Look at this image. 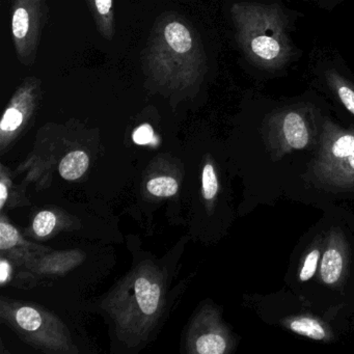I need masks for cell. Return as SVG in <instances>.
Masks as SVG:
<instances>
[{"label": "cell", "mask_w": 354, "mask_h": 354, "mask_svg": "<svg viewBox=\"0 0 354 354\" xmlns=\"http://www.w3.org/2000/svg\"><path fill=\"white\" fill-rule=\"evenodd\" d=\"M19 233L13 225L6 223L5 221L0 223V248L1 250H9L13 248L19 242Z\"/></svg>", "instance_id": "19"}, {"label": "cell", "mask_w": 354, "mask_h": 354, "mask_svg": "<svg viewBox=\"0 0 354 354\" xmlns=\"http://www.w3.org/2000/svg\"><path fill=\"white\" fill-rule=\"evenodd\" d=\"M322 120L319 109L310 102L272 111L263 124V138L271 157L281 159L300 151L316 153Z\"/></svg>", "instance_id": "5"}, {"label": "cell", "mask_w": 354, "mask_h": 354, "mask_svg": "<svg viewBox=\"0 0 354 354\" xmlns=\"http://www.w3.org/2000/svg\"><path fill=\"white\" fill-rule=\"evenodd\" d=\"M304 180L328 196L354 198V127L323 118L318 148Z\"/></svg>", "instance_id": "4"}, {"label": "cell", "mask_w": 354, "mask_h": 354, "mask_svg": "<svg viewBox=\"0 0 354 354\" xmlns=\"http://www.w3.org/2000/svg\"><path fill=\"white\" fill-rule=\"evenodd\" d=\"M10 270H11L10 265L6 261L0 263V281L1 283H5L7 281L10 275Z\"/></svg>", "instance_id": "21"}, {"label": "cell", "mask_w": 354, "mask_h": 354, "mask_svg": "<svg viewBox=\"0 0 354 354\" xmlns=\"http://www.w3.org/2000/svg\"><path fill=\"white\" fill-rule=\"evenodd\" d=\"M88 5L99 34L111 40L115 32L113 0H88Z\"/></svg>", "instance_id": "10"}, {"label": "cell", "mask_w": 354, "mask_h": 354, "mask_svg": "<svg viewBox=\"0 0 354 354\" xmlns=\"http://www.w3.org/2000/svg\"><path fill=\"white\" fill-rule=\"evenodd\" d=\"M150 194L156 196H171L177 194V181L171 177H159L150 180L147 185Z\"/></svg>", "instance_id": "15"}, {"label": "cell", "mask_w": 354, "mask_h": 354, "mask_svg": "<svg viewBox=\"0 0 354 354\" xmlns=\"http://www.w3.org/2000/svg\"><path fill=\"white\" fill-rule=\"evenodd\" d=\"M41 96V82L38 78H26L20 84L10 100L0 123L3 138H9L24 127L37 109Z\"/></svg>", "instance_id": "8"}, {"label": "cell", "mask_w": 354, "mask_h": 354, "mask_svg": "<svg viewBox=\"0 0 354 354\" xmlns=\"http://www.w3.org/2000/svg\"><path fill=\"white\" fill-rule=\"evenodd\" d=\"M138 306L146 315H153L158 310L160 302V287L146 277H138L134 285Z\"/></svg>", "instance_id": "11"}, {"label": "cell", "mask_w": 354, "mask_h": 354, "mask_svg": "<svg viewBox=\"0 0 354 354\" xmlns=\"http://www.w3.org/2000/svg\"><path fill=\"white\" fill-rule=\"evenodd\" d=\"M326 219H322L308 232L295 250V264L291 263L286 281L298 298L316 277L324 243Z\"/></svg>", "instance_id": "7"}, {"label": "cell", "mask_w": 354, "mask_h": 354, "mask_svg": "<svg viewBox=\"0 0 354 354\" xmlns=\"http://www.w3.org/2000/svg\"><path fill=\"white\" fill-rule=\"evenodd\" d=\"M154 138V132L152 127L149 125H142L136 130L133 134V140L138 145H148Z\"/></svg>", "instance_id": "20"}, {"label": "cell", "mask_w": 354, "mask_h": 354, "mask_svg": "<svg viewBox=\"0 0 354 354\" xmlns=\"http://www.w3.org/2000/svg\"><path fill=\"white\" fill-rule=\"evenodd\" d=\"M16 321L24 330H37L42 325L40 313L30 306H22L16 312Z\"/></svg>", "instance_id": "16"}, {"label": "cell", "mask_w": 354, "mask_h": 354, "mask_svg": "<svg viewBox=\"0 0 354 354\" xmlns=\"http://www.w3.org/2000/svg\"><path fill=\"white\" fill-rule=\"evenodd\" d=\"M145 67L155 84L169 91H187L202 82L206 55L198 32L186 18L169 12L156 20Z\"/></svg>", "instance_id": "1"}, {"label": "cell", "mask_w": 354, "mask_h": 354, "mask_svg": "<svg viewBox=\"0 0 354 354\" xmlns=\"http://www.w3.org/2000/svg\"><path fill=\"white\" fill-rule=\"evenodd\" d=\"M325 80L331 92L354 117V84L333 69L325 72Z\"/></svg>", "instance_id": "12"}, {"label": "cell", "mask_w": 354, "mask_h": 354, "mask_svg": "<svg viewBox=\"0 0 354 354\" xmlns=\"http://www.w3.org/2000/svg\"><path fill=\"white\" fill-rule=\"evenodd\" d=\"M354 233L341 221L326 219L324 243L316 277L300 296L306 306L335 320L343 300L353 298Z\"/></svg>", "instance_id": "3"}, {"label": "cell", "mask_w": 354, "mask_h": 354, "mask_svg": "<svg viewBox=\"0 0 354 354\" xmlns=\"http://www.w3.org/2000/svg\"><path fill=\"white\" fill-rule=\"evenodd\" d=\"M88 155L82 151L69 153L59 165V171L62 177L68 181L80 179L88 167Z\"/></svg>", "instance_id": "13"}, {"label": "cell", "mask_w": 354, "mask_h": 354, "mask_svg": "<svg viewBox=\"0 0 354 354\" xmlns=\"http://www.w3.org/2000/svg\"><path fill=\"white\" fill-rule=\"evenodd\" d=\"M281 328L321 343H333L337 339V331L331 326L328 318L320 313L302 310L297 314L283 315L277 319Z\"/></svg>", "instance_id": "9"}, {"label": "cell", "mask_w": 354, "mask_h": 354, "mask_svg": "<svg viewBox=\"0 0 354 354\" xmlns=\"http://www.w3.org/2000/svg\"><path fill=\"white\" fill-rule=\"evenodd\" d=\"M203 192L206 200H212L218 192V180L214 169L209 163L203 169Z\"/></svg>", "instance_id": "18"}, {"label": "cell", "mask_w": 354, "mask_h": 354, "mask_svg": "<svg viewBox=\"0 0 354 354\" xmlns=\"http://www.w3.org/2000/svg\"><path fill=\"white\" fill-rule=\"evenodd\" d=\"M229 339L221 331L205 333L196 339V352L201 354H223L229 350Z\"/></svg>", "instance_id": "14"}, {"label": "cell", "mask_w": 354, "mask_h": 354, "mask_svg": "<svg viewBox=\"0 0 354 354\" xmlns=\"http://www.w3.org/2000/svg\"><path fill=\"white\" fill-rule=\"evenodd\" d=\"M45 20V0H14L12 36L18 59L24 65H30L36 59Z\"/></svg>", "instance_id": "6"}, {"label": "cell", "mask_w": 354, "mask_h": 354, "mask_svg": "<svg viewBox=\"0 0 354 354\" xmlns=\"http://www.w3.org/2000/svg\"><path fill=\"white\" fill-rule=\"evenodd\" d=\"M57 217L50 211H42L37 215L34 221V231L39 237L49 235L55 229Z\"/></svg>", "instance_id": "17"}, {"label": "cell", "mask_w": 354, "mask_h": 354, "mask_svg": "<svg viewBox=\"0 0 354 354\" xmlns=\"http://www.w3.org/2000/svg\"><path fill=\"white\" fill-rule=\"evenodd\" d=\"M8 198L7 186L5 185L3 182L0 183V208H3L5 206L6 201Z\"/></svg>", "instance_id": "22"}, {"label": "cell", "mask_w": 354, "mask_h": 354, "mask_svg": "<svg viewBox=\"0 0 354 354\" xmlns=\"http://www.w3.org/2000/svg\"><path fill=\"white\" fill-rule=\"evenodd\" d=\"M231 16L238 45L252 65L277 71L289 64L294 55L289 22L277 3H234Z\"/></svg>", "instance_id": "2"}]
</instances>
